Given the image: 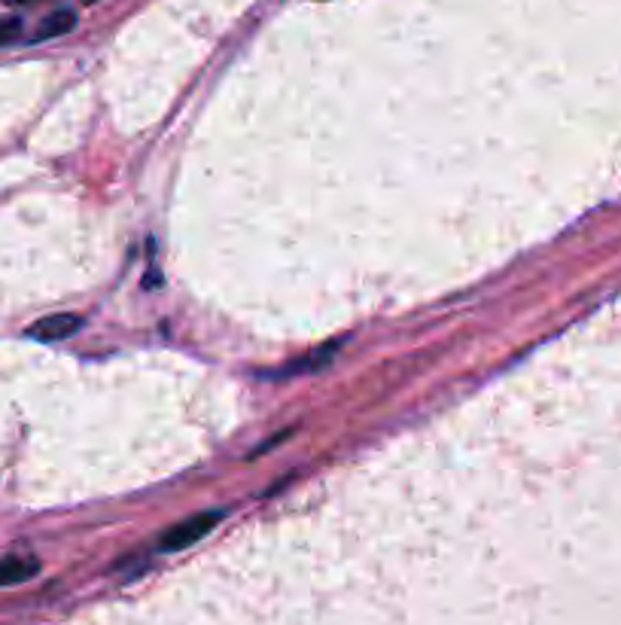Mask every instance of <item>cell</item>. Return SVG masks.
I'll return each instance as SVG.
<instances>
[{
    "label": "cell",
    "mask_w": 621,
    "mask_h": 625,
    "mask_svg": "<svg viewBox=\"0 0 621 625\" xmlns=\"http://www.w3.org/2000/svg\"><path fill=\"white\" fill-rule=\"evenodd\" d=\"M226 519V512L223 510H201L196 512V516H189V519L177 521L174 528H168V531L161 534L159 546L165 549V553H180V549H186V546L198 544V540H205L207 534L217 528L219 521Z\"/></svg>",
    "instance_id": "obj_1"
},
{
    "label": "cell",
    "mask_w": 621,
    "mask_h": 625,
    "mask_svg": "<svg viewBox=\"0 0 621 625\" xmlns=\"http://www.w3.org/2000/svg\"><path fill=\"white\" fill-rule=\"evenodd\" d=\"M82 321L80 314H49V318H43V321H37V324H31L28 330H24V336L37 339V342H61V339H70L77 336L82 330Z\"/></svg>",
    "instance_id": "obj_2"
},
{
    "label": "cell",
    "mask_w": 621,
    "mask_h": 625,
    "mask_svg": "<svg viewBox=\"0 0 621 625\" xmlns=\"http://www.w3.org/2000/svg\"><path fill=\"white\" fill-rule=\"evenodd\" d=\"M40 561L34 556H3L0 558V586H16L37 577Z\"/></svg>",
    "instance_id": "obj_3"
},
{
    "label": "cell",
    "mask_w": 621,
    "mask_h": 625,
    "mask_svg": "<svg viewBox=\"0 0 621 625\" xmlns=\"http://www.w3.org/2000/svg\"><path fill=\"white\" fill-rule=\"evenodd\" d=\"M73 28H77V12H73V10L49 12L47 19L37 25V31L31 35V40H28V43H43V40H52V37L68 35V31H73Z\"/></svg>",
    "instance_id": "obj_4"
},
{
    "label": "cell",
    "mask_w": 621,
    "mask_h": 625,
    "mask_svg": "<svg viewBox=\"0 0 621 625\" xmlns=\"http://www.w3.org/2000/svg\"><path fill=\"white\" fill-rule=\"evenodd\" d=\"M335 348H321L317 354H305V358L293 360L289 367H284V370L277 372V375H302V372H314V370H323L326 363H329V358H333Z\"/></svg>",
    "instance_id": "obj_5"
},
{
    "label": "cell",
    "mask_w": 621,
    "mask_h": 625,
    "mask_svg": "<svg viewBox=\"0 0 621 625\" xmlns=\"http://www.w3.org/2000/svg\"><path fill=\"white\" fill-rule=\"evenodd\" d=\"M22 37V19H0V47H10Z\"/></svg>",
    "instance_id": "obj_6"
},
{
    "label": "cell",
    "mask_w": 621,
    "mask_h": 625,
    "mask_svg": "<svg viewBox=\"0 0 621 625\" xmlns=\"http://www.w3.org/2000/svg\"><path fill=\"white\" fill-rule=\"evenodd\" d=\"M289 437H293V430H277L275 440L263 442L259 449H254V452H250V461H254V458H259V455H263V452H268V449H275V446H280V442H284V440H289Z\"/></svg>",
    "instance_id": "obj_7"
},
{
    "label": "cell",
    "mask_w": 621,
    "mask_h": 625,
    "mask_svg": "<svg viewBox=\"0 0 621 625\" xmlns=\"http://www.w3.org/2000/svg\"><path fill=\"white\" fill-rule=\"evenodd\" d=\"M10 7H24V3H34V0H7Z\"/></svg>",
    "instance_id": "obj_8"
},
{
    "label": "cell",
    "mask_w": 621,
    "mask_h": 625,
    "mask_svg": "<svg viewBox=\"0 0 621 625\" xmlns=\"http://www.w3.org/2000/svg\"><path fill=\"white\" fill-rule=\"evenodd\" d=\"M82 3H95V0H82Z\"/></svg>",
    "instance_id": "obj_9"
}]
</instances>
